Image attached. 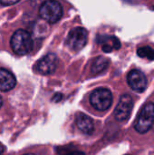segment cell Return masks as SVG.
I'll return each mask as SVG.
<instances>
[{
    "mask_svg": "<svg viewBox=\"0 0 154 155\" xmlns=\"http://www.w3.org/2000/svg\"><path fill=\"white\" fill-rule=\"evenodd\" d=\"M127 82L130 87L137 93H143L147 86L146 76L143 72L137 69H133L128 74Z\"/></svg>",
    "mask_w": 154,
    "mask_h": 155,
    "instance_id": "7",
    "label": "cell"
},
{
    "mask_svg": "<svg viewBox=\"0 0 154 155\" xmlns=\"http://www.w3.org/2000/svg\"><path fill=\"white\" fill-rule=\"evenodd\" d=\"M90 103L97 111H106L113 104V94L109 89L98 88L92 93Z\"/></svg>",
    "mask_w": 154,
    "mask_h": 155,
    "instance_id": "4",
    "label": "cell"
},
{
    "mask_svg": "<svg viewBox=\"0 0 154 155\" xmlns=\"http://www.w3.org/2000/svg\"><path fill=\"white\" fill-rule=\"evenodd\" d=\"M19 0H0V4L4 5H11L17 3Z\"/></svg>",
    "mask_w": 154,
    "mask_h": 155,
    "instance_id": "14",
    "label": "cell"
},
{
    "mask_svg": "<svg viewBox=\"0 0 154 155\" xmlns=\"http://www.w3.org/2000/svg\"><path fill=\"white\" fill-rule=\"evenodd\" d=\"M2 104H3V100H2V97H1V95H0V107L2 106Z\"/></svg>",
    "mask_w": 154,
    "mask_h": 155,
    "instance_id": "18",
    "label": "cell"
},
{
    "mask_svg": "<svg viewBox=\"0 0 154 155\" xmlns=\"http://www.w3.org/2000/svg\"><path fill=\"white\" fill-rule=\"evenodd\" d=\"M16 84L15 75L8 70L0 68V90L3 92H8L12 90Z\"/></svg>",
    "mask_w": 154,
    "mask_h": 155,
    "instance_id": "9",
    "label": "cell"
},
{
    "mask_svg": "<svg viewBox=\"0 0 154 155\" xmlns=\"http://www.w3.org/2000/svg\"><path fill=\"white\" fill-rule=\"evenodd\" d=\"M10 43L13 51L19 55H25L33 49L32 36L24 29L16 30L12 35Z\"/></svg>",
    "mask_w": 154,
    "mask_h": 155,
    "instance_id": "1",
    "label": "cell"
},
{
    "mask_svg": "<svg viewBox=\"0 0 154 155\" xmlns=\"http://www.w3.org/2000/svg\"><path fill=\"white\" fill-rule=\"evenodd\" d=\"M75 123L77 127L85 134H91L94 131L93 120L84 113H78L76 114Z\"/></svg>",
    "mask_w": 154,
    "mask_h": 155,
    "instance_id": "10",
    "label": "cell"
},
{
    "mask_svg": "<svg viewBox=\"0 0 154 155\" xmlns=\"http://www.w3.org/2000/svg\"><path fill=\"white\" fill-rule=\"evenodd\" d=\"M109 65V60L103 56H98L93 63L92 65V72L93 74H99L104 71Z\"/></svg>",
    "mask_w": 154,
    "mask_h": 155,
    "instance_id": "12",
    "label": "cell"
},
{
    "mask_svg": "<svg viewBox=\"0 0 154 155\" xmlns=\"http://www.w3.org/2000/svg\"><path fill=\"white\" fill-rule=\"evenodd\" d=\"M4 151H5V147H4V145L0 143V155L3 153Z\"/></svg>",
    "mask_w": 154,
    "mask_h": 155,
    "instance_id": "17",
    "label": "cell"
},
{
    "mask_svg": "<svg viewBox=\"0 0 154 155\" xmlns=\"http://www.w3.org/2000/svg\"><path fill=\"white\" fill-rule=\"evenodd\" d=\"M66 155H85L84 153L82 152H72V153H69Z\"/></svg>",
    "mask_w": 154,
    "mask_h": 155,
    "instance_id": "16",
    "label": "cell"
},
{
    "mask_svg": "<svg viewBox=\"0 0 154 155\" xmlns=\"http://www.w3.org/2000/svg\"><path fill=\"white\" fill-rule=\"evenodd\" d=\"M154 124V104L147 103L141 109L135 122L134 129L139 134H146L149 132Z\"/></svg>",
    "mask_w": 154,
    "mask_h": 155,
    "instance_id": "2",
    "label": "cell"
},
{
    "mask_svg": "<svg viewBox=\"0 0 154 155\" xmlns=\"http://www.w3.org/2000/svg\"><path fill=\"white\" fill-rule=\"evenodd\" d=\"M99 44L102 45V49L105 53H111L113 50H118L121 47L120 40L113 35H104L101 36L98 40Z\"/></svg>",
    "mask_w": 154,
    "mask_h": 155,
    "instance_id": "11",
    "label": "cell"
},
{
    "mask_svg": "<svg viewBox=\"0 0 154 155\" xmlns=\"http://www.w3.org/2000/svg\"><path fill=\"white\" fill-rule=\"evenodd\" d=\"M137 54L142 58L154 60V50L150 46H143L137 50Z\"/></svg>",
    "mask_w": 154,
    "mask_h": 155,
    "instance_id": "13",
    "label": "cell"
},
{
    "mask_svg": "<svg viewBox=\"0 0 154 155\" xmlns=\"http://www.w3.org/2000/svg\"><path fill=\"white\" fill-rule=\"evenodd\" d=\"M39 15L44 21L54 24L61 19L63 15V8L59 2L55 0H47L40 6Z\"/></svg>",
    "mask_w": 154,
    "mask_h": 155,
    "instance_id": "3",
    "label": "cell"
},
{
    "mask_svg": "<svg viewBox=\"0 0 154 155\" xmlns=\"http://www.w3.org/2000/svg\"><path fill=\"white\" fill-rule=\"evenodd\" d=\"M57 57L54 54H48L41 58L35 64V70L41 74H53L57 67Z\"/></svg>",
    "mask_w": 154,
    "mask_h": 155,
    "instance_id": "8",
    "label": "cell"
},
{
    "mask_svg": "<svg viewBox=\"0 0 154 155\" xmlns=\"http://www.w3.org/2000/svg\"><path fill=\"white\" fill-rule=\"evenodd\" d=\"M133 99L129 94H124L120 98V101L114 111V117L118 122L127 121L133 110Z\"/></svg>",
    "mask_w": 154,
    "mask_h": 155,
    "instance_id": "6",
    "label": "cell"
},
{
    "mask_svg": "<svg viewBox=\"0 0 154 155\" xmlns=\"http://www.w3.org/2000/svg\"><path fill=\"white\" fill-rule=\"evenodd\" d=\"M25 155H34V154H31V153H28V154H25Z\"/></svg>",
    "mask_w": 154,
    "mask_h": 155,
    "instance_id": "19",
    "label": "cell"
},
{
    "mask_svg": "<svg viewBox=\"0 0 154 155\" xmlns=\"http://www.w3.org/2000/svg\"><path fill=\"white\" fill-rule=\"evenodd\" d=\"M62 97H63V95L61 94H56L54 97H53V102H54V103H58L59 101H61L62 100Z\"/></svg>",
    "mask_w": 154,
    "mask_h": 155,
    "instance_id": "15",
    "label": "cell"
},
{
    "mask_svg": "<svg viewBox=\"0 0 154 155\" xmlns=\"http://www.w3.org/2000/svg\"><path fill=\"white\" fill-rule=\"evenodd\" d=\"M88 40V33L83 27H75L72 29L67 36L66 45L71 51H80L83 49Z\"/></svg>",
    "mask_w": 154,
    "mask_h": 155,
    "instance_id": "5",
    "label": "cell"
}]
</instances>
